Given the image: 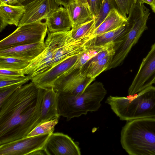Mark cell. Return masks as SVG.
Here are the masks:
<instances>
[{"instance_id": "cell-29", "label": "cell", "mask_w": 155, "mask_h": 155, "mask_svg": "<svg viewBox=\"0 0 155 155\" xmlns=\"http://www.w3.org/2000/svg\"><path fill=\"white\" fill-rule=\"evenodd\" d=\"M26 83L21 82L0 88V103L14 93L17 89Z\"/></svg>"}, {"instance_id": "cell-8", "label": "cell", "mask_w": 155, "mask_h": 155, "mask_svg": "<svg viewBox=\"0 0 155 155\" xmlns=\"http://www.w3.org/2000/svg\"><path fill=\"white\" fill-rule=\"evenodd\" d=\"M51 134L24 137L1 145L0 155H32L44 149Z\"/></svg>"}, {"instance_id": "cell-36", "label": "cell", "mask_w": 155, "mask_h": 155, "mask_svg": "<svg viewBox=\"0 0 155 155\" xmlns=\"http://www.w3.org/2000/svg\"><path fill=\"white\" fill-rule=\"evenodd\" d=\"M75 1L81 2L84 3H88L90 6V0H75Z\"/></svg>"}, {"instance_id": "cell-38", "label": "cell", "mask_w": 155, "mask_h": 155, "mask_svg": "<svg viewBox=\"0 0 155 155\" xmlns=\"http://www.w3.org/2000/svg\"><path fill=\"white\" fill-rule=\"evenodd\" d=\"M12 0H0V3H5L8 4V2Z\"/></svg>"}, {"instance_id": "cell-4", "label": "cell", "mask_w": 155, "mask_h": 155, "mask_svg": "<svg viewBox=\"0 0 155 155\" xmlns=\"http://www.w3.org/2000/svg\"><path fill=\"white\" fill-rule=\"evenodd\" d=\"M120 143L129 155H155V118L127 121L121 131Z\"/></svg>"}, {"instance_id": "cell-14", "label": "cell", "mask_w": 155, "mask_h": 155, "mask_svg": "<svg viewBox=\"0 0 155 155\" xmlns=\"http://www.w3.org/2000/svg\"><path fill=\"white\" fill-rule=\"evenodd\" d=\"M45 48V42L18 45L0 50V56L16 58L30 61L39 55Z\"/></svg>"}, {"instance_id": "cell-9", "label": "cell", "mask_w": 155, "mask_h": 155, "mask_svg": "<svg viewBox=\"0 0 155 155\" xmlns=\"http://www.w3.org/2000/svg\"><path fill=\"white\" fill-rule=\"evenodd\" d=\"M155 80V43L143 60L139 70L129 88V95L136 94L152 85Z\"/></svg>"}, {"instance_id": "cell-28", "label": "cell", "mask_w": 155, "mask_h": 155, "mask_svg": "<svg viewBox=\"0 0 155 155\" xmlns=\"http://www.w3.org/2000/svg\"><path fill=\"white\" fill-rule=\"evenodd\" d=\"M118 12L124 17L127 18L130 11L137 0H114Z\"/></svg>"}, {"instance_id": "cell-17", "label": "cell", "mask_w": 155, "mask_h": 155, "mask_svg": "<svg viewBox=\"0 0 155 155\" xmlns=\"http://www.w3.org/2000/svg\"><path fill=\"white\" fill-rule=\"evenodd\" d=\"M25 12L24 6L0 3V31L9 25L18 26Z\"/></svg>"}, {"instance_id": "cell-31", "label": "cell", "mask_w": 155, "mask_h": 155, "mask_svg": "<svg viewBox=\"0 0 155 155\" xmlns=\"http://www.w3.org/2000/svg\"><path fill=\"white\" fill-rule=\"evenodd\" d=\"M31 77L30 75H26L25 77L7 78L0 80V88L21 82L27 83L29 80H31Z\"/></svg>"}, {"instance_id": "cell-19", "label": "cell", "mask_w": 155, "mask_h": 155, "mask_svg": "<svg viewBox=\"0 0 155 155\" xmlns=\"http://www.w3.org/2000/svg\"><path fill=\"white\" fill-rule=\"evenodd\" d=\"M127 18L122 15L117 8L112 9L102 23L95 29L91 36L94 37L116 29L127 22Z\"/></svg>"}, {"instance_id": "cell-24", "label": "cell", "mask_w": 155, "mask_h": 155, "mask_svg": "<svg viewBox=\"0 0 155 155\" xmlns=\"http://www.w3.org/2000/svg\"><path fill=\"white\" fill-rule=\"evenodd\" d=\"M29 62L17 58L0 56V68L24 70Z\"/></svg>"}, {"instance_id": "cell-7", "label": "cell", "mask_w": 155, "mask_h": 155, "mask_svg": "<svg viewBox=\"0 0 155 155\" xmlns=\"http://www.w3.org/2000/svg\"><path fill=\"white\" fill-rule=\"evenodd\" d=\"M48 28L41 21L18 26L0 41V50L31 44L45 42Z\"/></svg>"}, {"instance_id": "cell-26", "label": "cell", "mask_w": 155, "mask_h": 155, "mask_svg": "<svg viewBox=\"0 0 155 155\" xmlns=\"http://www.w3.org/2000/svg\"><path fill=\"white\" fill-rule=\"evenodd\" d=\"M114 8L117 9L114 0H103L99 10L95 17V29L104 21L110 11Z\"/></svg>"}, {"instance_id": "cell-16", "label": "cell", "mask_w": 155, "mask_h": 155, "mask_svg": "<svg viewBox=\"0 0 155 155\" xmlns=\"http://www.w3.org/2000/svg\"><path fill=\"white\" fill-rule=\"evenodd\" d=\"M59 117L56 92L53 87L44 89L39 124Z\"/></svg>"}, {"instance_id": "cell-13", "label": "cell", "mask_w": 155, "mask_h": 155, "mask_svg": "<svg viewBox=\"0 0 155 155\" xmlns=\"http://www.w3.org/2000/svg\"><path fill=\"white\" fill-rule=\"evenodd\" d=\"M80 54L69 57L48 70L31 77V80L43 89L53 87L56 80L75 64Z\"/></svg>"}, {"instance_id": "cell-11", "label": "cell", "mask_w": 155, "mask_h": 155, "mask_svg": "<svg viewBox=\"0 0 155 155\" xmlns=\"http://www.w3.org/2000/svg\"><path fill=\"white\" fill-rule=\"evenodd\" d=\"M54 0H35L25 6V12L18 26L46 19L59 7Z\"/></svg>"}, {"instance_id": "cell-25", "label": "cell", "mask_w": 155, "mask_h": 155, "mask_svg": "<svg viewBox=\"0 0 155 155\" xmlns=\"http://www.w3.org/2000/svg\"><path fill=\"white\" fill-rule=\"evenodd\" d=\"M58 119H55L39 124L28 134L26 137L53 133L54 127L58 122Z\"/></svg>"}, {"instance_id": "cell-22", "label": "cell", "mask_w": 155, "mask_h": 155, "mask_svg": "<svg viewBox=\"0 0 155 155\" xmlns=\"http://www.w3.org/2000/svg\"><path fill=\"white\" fill-rule=\"evenodd\" d=\"M95 28V20L94 18L89 21L72 28L71 30V36L74 39L85 36H91Z\"/></svg>"}, {"instance_id": "cell-35", "label": "cell", "mask_w": 155, "mask_h": 155, "mask_svg": "<svg viewBox=\"0 0 155 155\" xmlns=\"http://www.w3.org/2000/svg\"><path fill=\"white\" fill-rule=\"evenodd\" d=\"M140 2L143 3H146L150 5V6L152 5L154 0H137Z\"/></svg>"}, {"instance_id": "cell-30", "label": "cell", "mask_w": 155, "mask_h": 155, "mask_svg": "<svg viewBox=\"0 0 155 155\" xmlns=\"http://www.w3.org/2000/svg\"><path fill=\"white\" fill-rule=\"evenodd\" d=\"M23 70L0 68V80L5 78L25 77Z\"/></svg>"}, {"instance_id": "cell-33", "label": "cell", "mask_w": 155, "mask_h": 155, "mask_svg": "<svg viewBox=\"0 0 155 155\" xmlns=\"http://www.w3.org/2000/svg\"><path fill=\"white\" fill-rule=\"evenodd\" d=\"M35 0H12L9 1L8 4L9 5L25 6Z\"/></svg>"}, {"instance_id": "cell-12", "label": "cell", "mask_w": 155, "mask_h": 155, "mask_svg": "<svg viewBox=\"0 0 155 155\" xmlns=\"http://www.w3.org/2000/svg\"><path fill=\"white\" fill-rule=\"evenodd\" d=\"M44 150L47 155H80V149L70 137L61 133H52Z\"/></svg>"}, {"instance_id": "cell-21", "label": "cell", "mask_w": 155, "mask_h": 155, "mask_svg": "<svg viewBox=\"0 0 155 155\" xmlns=\"http://www.w3.org/2000/svg\"><path fill=\"white\" fill-rule=\"evenodd\" d=\"M113 42L104 45L89 46L84 52L81 54L75 64L67 72H70L76 70H81L84 65L89 60L95 56L99 52L108 48Z\"/></svg>"}, {"instance_id": "cell-3", "label": "cell", "mask_w": 155, "mask_h": 155, "mask_svg": "<svg viewBox=\"0 0 155 155\" xmlns=\"http://www.w3.org/2000/svg\"><path fill=\"white\" fill-rule=\"evenodd\" d=\"M56 93L58 115L66 117L68 121L86 115L89 111L97 110L107 92L102 83L96 81L90 84L79 95Z\"/></svg>"}, {"instance_id": "cell-32", "label": "cell", "mask_w": 155, "mask_h": 155, "mask_svg": "<svg viewBox=\"0 0 155 155\" xmlns=\"http://www.w3.org/2000/svg\"><path fill=\"white\" fill-rule=\"evenodd\" d=\"M103 0H90L91 10L94 17L97 13Z\"/></svg>"}, {"instance_id": "cell-34", "label": "cell", "mask_w": 155, "mask_h": 155, "mask_svg": "<svg viewBox=\"0 0 155 155\" xmlns=\"http://www.w3.org/2000/svg\"><path fill=\"white\" fill-rule=\"evenodd\" d=\"M56 2L60 5H63L64 7L66 8L71 3L75 1V0H54Z\"/></svg>"}, {"instance_id": "cell-39", "label": "cell", "mask_w": 155, "mask_h": 155, "mask_svg": "<svg viewBox=\"0 0 155 155\" xmlns=\"http://www.w3.org/2000/svg\"><path fill=\"white\" fill-rule=\"evenodd\" d=\"M154 84H155V81H154Z\"/></svg>"}, {"instance_id": "cell-6", "label": "cell", "mask_w": 155, "mask_h": 155, "mask_svg": "<svg viewBox=\"0 0 155 155\" xmlns=\"http://www.w3.org/2000/svg\"><path fill=\"white\" fill-rule=\"evenodd\" d=\"M47 34L44 49L23 70L25 75L32 77L46 71L55 52L71 36V31L52 33L48 30Z\"/></svg>"}, {"instance_id": "cell-27", "label": "cell", "mask_w": 155, "mask_h": 155, "mask_svg": "<svg viewBox=\"0 0 155 155\" xmlns=\"http://www.w3.org/2000/svg\"><path fill=\"white\" fill-rule=\"evenodd\" d=\"M114 46L113 42L108 48L99 52L95 56L89 60L80 70L81 72L83 74L93 64L101 60L107 55L112 53L114 54Z\"/></svg>"}, {"instance_id": "cell-1", "label": "cell", "mask_w": 155, "mask_h": 155, "mask_svg": "<svg viewBox=\"0 0 155 155\" xmlns=\"http://www.w3.org/2000/svg\"><path fill=\"white\" fill-rule=\"evenodd\" d=\"M43 91L31 81L0 103V145L26 137L40 124Z\"/></svg>"}, {"instance_id": "cell-5", "label": "cell", "mask_w": 155, "mask_h": 155, "mask_svg": "<svg viewBox=\"0 0 155 155\" xmlns=\"http://www.w3.org/2000/svg\"><path fill=\"white\" fill-rule=\"evenodd\" d=\"M150 13L144 4L137 0L127 17L126 32L114 42V54L106 71L122 64L143 32L148 29L147 23Z\"/></svg>"}, {"instance_id": "cell-20", "label": "cell", "mask_w": 155, "mask_h": 155, "mask_svg": "<svg viewBox=\"0 0 155 155\" xmlns=\"http://www.w3.org/2000/svg\"><path fill=\"white\" fill-rule=\"evenodd\" d=\"M128 27L127 22L116 29L94 37L91 39L90 41V46L104 45L114 42L126 32Z\"/></svg>"}, {"instance_id": "cell-18", "label": "cell", "mask_w": 155, "mask_h": 155, "mask_svg": "<svg viewBox=\"0 0 155 155\" xmlns=\"http://www.w3.org/2000/svg\"><path fill=\"white\" fill-rule=\"evenodd\" d=\"M66 8L72 22V28L89 21L95 18L88 3L75 1Z\"/></svg>"}, {"instance_id": "cell-15", "label": "cell", "mask_w": 155, "mask_h": 155, "mask_svg": "<svg viewBox=\"0 0 155 155\" xmlns=\"http://www.w3.org/2000/svg\"><path fill=\"white\" fill-rule=\"evenodd\" d=\"M45 22L50 32L55 33L70 31L73 24L67 8L60 7L53 12Z\"/></svg>"}, {"instance_id": "cell-37", "label": "cell", "mask_w": 155, "mask_h": 155, "mask_svg": "<svg viewBox=\"0 0 155 155\" xmlns=\"http://www.w3.org/2000/svg\"><path fill=\"white\" fill-rule=\"evenodd\" d=\"M150 6L153 12L155 13V0H154Z\"/></svg>"}, {"instance_id": "cell-23", "label": "cell", "mask_w": 155, "mask_h": 155, "mask_svg": "<svg viewBox=\"0 0 155 155\" xmlns=\"http://www.w3.org/2000/svg\"><path fill=\"white\" fill-rule=\"evenodd\" d=\"M114 53L107 55L101 60L89 68L83 74L92 78H95L107 69L109 65Z\"/></svg>"}, {"instance_id": "cell-10", "label": "cell", "mask_w": 155, "mask_h": 155, "mask_svg": "<svg viewBox=\"0 0 155 155\" xmlns=\"http://www.w3.org/2000/svg\"><path fill=\"white\" fill-rule=\"evenodd\" d=\"M95 80L83 74L80 70H76L65 72L60 76L53 87L56 92L79 95Z\"/></svg>"}, {"instance_id": "cell-2", "label": "cell", "mask_w": 155, "mask_h": 155, "mask_svg": "<svg viewBox=\"0 0 155 155\" xmlns=\"http://www.w3.org/2000/svg\"><path fill=\"white\" fill-rule=\"evenodd\" d=\"M105 102L121 120L155 118V87L152 85L126 97L110 96Z\"/></svg>"}]
</instances>
